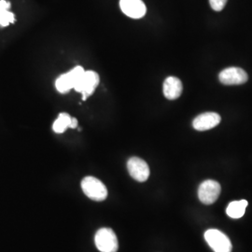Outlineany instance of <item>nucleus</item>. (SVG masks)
<instances>
[{"label":"nucleus","mask_w":252,"mask_h":252,"mask_svg":"<svg viewBox=\"0 0 252 252\" xmlns=\"http://www.w3.org/2000/svg\"><path fill=\"white\" fill-rule=\"evenodd\" d=\"M71 117L67 113H61L54 123L53 129L57 134H62L67 128H69Z\"/></svg>","instance_id":"nucleus-14"},{"label":"nucleus","mask_w":252,"mask_h":252,"mask_svg":"<svg viewBox=\"0 0 252 252\" xmlns=\"http://www.w3.org/2000/svg\"><path fill=\"white\" fill-rule=\"evenodd\" d=\"M247 207H248L247 200L234 201V202L230 203V205L227 207L226 213L232 219H239L244 216Z\"/></svg>","instance_id":"nucleus-12"},{"label":"nucleus","mask_w":252,"mask_h":252,"mask_svg":"<svg viewBox=\"0 0 252 252\" xmlns=\"http://www.w3.org/2000/svg\"><path fill=\"white\" fill-rule=\"evenodd\" d=\"M94 243L101 252H117L119 248L117 236L109 228H101L96 232Z\"/></svg>","instance_id":"nucleus-2"},{"label":"nucleus","mask_w":252,"mask_h":252,"mask_svg":"<svg viewBox=\"0 0 252 252\" xmlns=\"http://www.w3.org/2000/svg\"><path fill=\"white\" fill-rule=\"evenodd\" d=\"M249 77L247 72L236 66L228 67L219 75V80L224 85H240L246 83Z\"/></svg>","instance_id":"nucleus-7"},{"label":"nucleus","mask_w":252,"mask_h":252,"mask_svg":"<svg viewBox=\"0 0 252 252\" xmlns=\"http://www.w3.org/2000/svg\"><path fill=\"white\" fill-rule=\"evenodd\" d=\"M205 239L215 252H232V243L222 232L217 229H209L205 233Z\"/></svg>","instance_id":"nucleus-4"},{"label":"nucleus","mask_w":252,"mask_h":252,"mask_svg":"<svg viewBox=\"0 0 252 252\" xmlns=\"http://www.w3.org/2000/svg\"><path fill=\"white\" fill-rule=\"evenodd\" d=\"M127 169L130 176L139 182H144L150 177V167L144 160L132 157L127 162Z\"/></svg>","instance_id":"nucleus-8"},{"label":"nucleus","mask_w":252,"mask_h":252,"mask_svg":"<svg viewBox=\"0 0 252 252\" xmlns=\"http://www.w3.org/2000/svg\"><path fill=\"white\" fill-rule=\"evenodd\" d=\"M99 84V76L94 71H84L76 83L74 89L81 93L82 99L86 100L95 90L97 85Z\"/></svg>","instance_id":"nucleus-3"},{"label":"nucleus","mask_w":252,"mask_h":252,"mask_svg":"<svg viewBox=\"0 0 252 252\" xmlns=\"http://www.w3.org/2000/svg\"><path fill=\"white\" fill-rule=\"evenodd\" d=\"M81 189L84 194L94 201H104L108 196V189L104 183L94 177H86L81 181Z\"/></svg>","instance_id":"nucleus-1"},{"label":"nucleus","mask_w":252,"mask_h":252,"mask_svg":"<svg viewBox=\"0 0 252 252\" xmlns=\"http://www.w3.org/2000/svg\"><path fill=\"white\" fill-rule=\"evenodd\" d=\"M220 190L221 188L219 182L215 180H206L199 186V199L205 205H212L219 198Z\"/></svg>","instance_id":"nucleus-5"},{"label":"nucleus","mask_w":252,"mask_h":252,"mask_svg":"<svg viewBox=\"0 0 252 252\" xmlns=\"http://www.w3.org/2000/svg\"><path fill=\"white\" fill-rule=\"evenodd\" d=\"M183 90L182 82L176 77H168L163 82V94L169 100L178 99Z\"/></svg>","instance_id":"nucleus-11"},{"label":"nucleus","mask_w":252,"mask_h":252,"mask_svg":"<svg viewBox=\"0 0 252 252\" xmlns=\"http://www.w3.org/2000/svg\"><path fill=\"white\" fill-rule=\"evenodd\" d=\"M10 3L6 0H0V26L6 27L9 24H13L15 22V17L12 12L9 9Z\"/></svg>","instance_id":"nucleus-13"},{"label":"nucleus","mask_w":252,"mask_h":252,"mask_svg":"<svg viewBox=\"0 0 252 252\" xmlns=\"http://www.w3.org/2000/svg\"><path fill=\"white\" fill-rule=\"evenodd\" d=\"M227 0H209V4L211 8L215 11H220L224 9Z\"/></svg>","instance_id":"nucleus-15"},{"label":"nucleus","mask_w":252,"mask_h":252,"mask_svg":"<svg viewBox=\"0 0 252 252\" xmlns=\"http://www.w3.org/2000/svg\"><path fill=\"white\" fill-rule=\"evenodd\" d=\"M84 71L85 70L83 69V67L78 65V66L74 67L72 70H70L69 72L61 75L55 81L56 90L61 94H64L71 89H74L76 83L78 82L79 79L81 78V75Z\"/></svg>","instance_id":"nucleus-6"},{"label":"nucleus","mask_w":252,"mask_h":252,"mask_svg":"<svg viewBox=\"0 0 252 252\" xmlns=\"http://www.w3.org/2000/svg\"><path fill=\"white\" fill-rule=\"evenodd\" d=\"M122 11L128 17L142 18L147 12V8L142 0H120Z\"/></svg>","instance_id":"nucleus-9"},{"label":"nucleus","mask_w":252,"mask_h":252,"mask_svg":"<svg viewBox=\"0 0 252 252\" xmlns=\"http://www.w3.org/2000/svg\"><path fill=\"white\" fill-rule=\"evenodd\" d=\"M220 120V116L216 112H206L193 120L192 126L197 131H207L219 126Z\"/></svg>","instance_id":"nucleus-10"},{"label":"nucleus","mask_w":252,"mask_h":252,"mask_svg":"<svg viewBox=\"0 0 252 252\" xmlns=\"http://www.w3.org/2000/svg\"><path fill=\"white\" fill-rule=\"evenodd\" d=\"M78 121H77V119L76 118L71 117V121H70V125H69V128H76L77 126H78Z\"/></svg>","instance_id":"nucleus-16"}]
</instances>
